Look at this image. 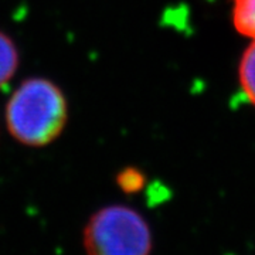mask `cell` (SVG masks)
Returning <instances> with one entry per match:
<instances>
[{"label":"cell","mask_w":255,"mask_h":255,"mask_svg":"<svg viewBox=\"0 0 255 255\" xmlns=\"http://www.w3.org/2000/svg\"><path fill=\"white\" fill-rule=\"evenodd\" d=\"M68 119V105L60 87L46 78L23 81L6 107L7 129L17 142L40 147L61 135Z\"/></svg>","instance_id":"1"},{"label":"cell","mask_w":255,"mask_h":255,"mask_svg":"<svg viewBox=\"0 0 255 255\" xmlns=\"http://www.w3.org/2000/svg\"><path fill=\"white\" fill-rule=\"evenodd\" d=\"M87 255H150L152 233L133 209L114 204L98 210L84 228Z\"/></svg>","instance_id":"2"},{"label":"cell","mask_w":255,"mask_h":255,"mask_svg":"<svg viewBox=\"0 0 255 255\" xmlns=\"http://www.w3.org/2000/svg\"><path fill=\"white\" fill-rule=\"evenodd\" d=\"M233 24L240 34L255 41V0H234Z\"/></svg>","instance_id":"3"},{"label":"cell","mask_w":255,"mask_h":255,"mask_svg":"<svg viewBox=\"0 0 255 255\" xmlns=\"http://www.w3.org/2000/svg\"><path fill=\"white\" fill-rule=\"evenodd\" d=\"M18 67V51L7 34L0 31V88L13 78Z\"/></svg>","instance_id":"4"},{"label":"cell","mask_w":255,"mask_h":255,"mask_svg":"<svg viewBox=\"0 0 255 255\" xmlns=\"http://www.w3.org/2000/svg\"><path fill=\"white\" fill-rule=\"evenodd\" d=\"M238 80L247 100L255 107V41L247 48L238 67Z\"/></svg>","instance_id":"5"},{"label":"cell","mask_w":255,"mask_h":255,"mask_svg":"<svg viewBox=\"0 0 255 255\" xmlns=\"http://www.w3.org/2000/svg\"><path fill=\"white\" fill-rule=\"evenodd\" d=\"M118 184L127 193H136L143 186V176L136 169H127L119 173Z\"/></svg>","instance_id":"6"}]
</instances>
